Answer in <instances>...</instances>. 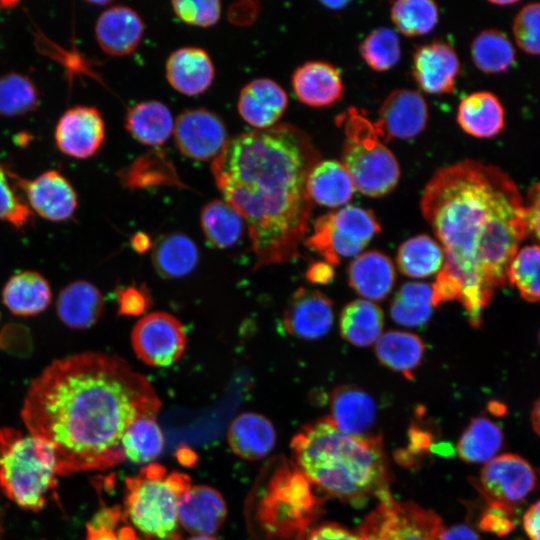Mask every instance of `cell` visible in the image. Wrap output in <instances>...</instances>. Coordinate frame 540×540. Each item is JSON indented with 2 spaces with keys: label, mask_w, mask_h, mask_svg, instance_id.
<instances>
[{
  "label": "cell",
  "mask_w": 540,
  "mask_h": 540,
  "mask_svg": "<svg viewBox=\"0 0 540 540\" xmlns=\"http://www.w3.org/2000/svg\"><path fill=\"white\" fill-rule=\"evenodd\" d=\"M161 400L122 358L84 352L54 360L31 381L21 416L54 450L58 475L107 469L125 459L122 437Z\"/></svg>",
  "instance_id": "cell-1"
},
{
  "label": "cell",
  "mask_w": 540,
  "mask_h": 540,
  "mask_svg": "<svg viewBox=\"0 0 540 540\" xmlns=\"http://www.w3.org/2000/svg\"><path fill=\"white\" fill-rule=\"evenodd\" d=\"M420 208L444 251L439 271L459 292L477 328L526 237L525 206L516 185L499 168L463 160L439 168L426 183Z\"/></svg>",
  "instance_id": "cell-2"
},
{
  "label": "cell",
  "mask_w": 540,
  "mask_h": 540,
  "mask_svg": "<svg viewBox=\"0 0 540 540\" xmlns=\"http://www.w3.org/2000/svg\"><path fill=\"white\" fill-rule=\"evenodd\" d=\"M320 152L289 123L229 138L211 164L216 186L247 224L254 269L300 255L312 201L306 182Z\"/></svg>",
  "instance_id": "cell-3"
},
{
  "label": "cell",
  "mask_w": 540,
  "mask_h": 540,
  "mask_svg": "<svg viewBox=\"0 0 540 540\" xmlns=\"http://www.w3.org/2000/svg\"><path fill=\"white\" fill-rule=\"evenodd\" d=\"M290 446L298 472L329 495L352 503L391 495L381 436L348 434L323 417L304 425Z\"/></svg>",
  "instance_id": "cell-4"
},
{
  "label": "cell",
  "mask_w": 540,
  "mask_h": 540,
  "mask_svg": "<svg viewBox=\"0 0 540 540\" xmlns=\"http://www.w3.org/2000/svg\"><path fill=\"white\" fill-rule=\"evenodd\" d=\"M189 475L150 463L125 480L123 513L142 540H182L177 508Z\"/></svg>",
  "instance_id": "cell-5"
},
{
  "label": "cell",
  "mask_w": 540,
  "mask_h": 540,
  "mask_svg": "<svg viewBox=\"0 0 540 540\" xmlns=\"http://www.w3.org/2000/svg\"><path fill=\"white\" fill-rule=\"evenodd\" d=\"M57 459L53 448L34 435L0 430V486L24 509L39 511L55 487Z\"/></svg>",
  "instance_id": "cell-6"
},
{
  "label": "cell",
  "mask_w": 540,
  "mask_h": 540,
  "mask_svg": "<svg viewBox=\"0 0 540 540\" xmlns=\"http://www.w3.org/2000/svg\"><path fill=\"white\" fill-rule=\"evenodd\" d=\"M345 140L341 163L348 170L354 188L369 197H382L397 186L400 167L392 151L382 142L374 122L355 107L336 117Z\"/></svg>",
  "instance_id": "cell-7"
},
{
  "label": "cell",
  "mask_w": 540,
  "mask_h": 540,
  "mask_svg": "<svg viewBox=\"0 0 540 540\" xmlns=\"http://www.w3.org/2000/svg\"><path fill=\"white\" fill-rule=\"evenodd\" d=\"M380 231L371 210L349 205L319 216L304 244L336 266L343 258L357 255Z\"/></svg>",
  "instance_id": "cell-8"
},
{
  "label": "cell",
  "mask_w": 540,
  "mask_h": 540,
  "mask_svg": "<svg viewBox=\"0 0 540 540\" xmlns=\"http://www.w3.org/2000/svg\"><path fill=\"white\" fill-rule=\"evenodd\" d=\"M443 528L434 511L390 495L379 500L356 532L362 540H439Z\"/></svg>",
  "instance_id": "cell-9"
},
{
  "label": "cell",
  "mask_w": 540,
  "mask_h": 540,
  "mask_svg": "<svg viewBox=\"0 0 540 540\" xmlns=\"http://www.w3.org/2000/svg\"><path fill=\"white\" fill-rule=\"evenodd\" d=\"M475 486L485 502L516 507L540 488V470L518 454L504 453L485 463Z\"/></svg>",
  "instance_id": "cell-10"
},
{
  "label": "cell",
  "mask_w": 540,
  "mask_h": 540,
  "mask_svg": "<svg viewBox=\"0 0 540 540\" xmlns=\"http://www.w3.org/2000/svg\"><path fill=\"white\" fill-rule=\"evenodd\" d=\"M136 355L147 365L166 367L184 353L186 333L181 322L166 312H152L143 316L131 334Z\"/></svg>",
  "instance_id": "cell-11"
},
{
  "label": "cell",
  "mask_w": 540,
  "mask_h": 540,
  "mask_svg": "<svg viewBox=\"0 0 540 540\" xmlns=\"http://www.w3.org/2000/svg\"><path fill=\"white\" fill-rule=\"evenodd\" d=\"M173 134L178 150L196 161L214 160L229 139L222 119L204 108L182 112L176 120Z\"/></svg>",
  "instance_id": "cell-12"
},
{
  "label": "cell",
  "mask_w": 540,
  "mask_h": 540,
  "mask_svg": "<svg viewBox=\"0 0 540 540\" xmlns=\"http://www.w3.org/2000/svg\"><path fill=\"white\" fill-rule=\"evenodd\" d=\"M15 187L20 188L29 208L42 218L61 222L74 214L77 194L67 178L57 170H47L33 179H25L8 169Z\"/></svg>",
  "instance_id": "cell-13"
},
{
  "label": "cell",
  "mask_w": 540,
  "mask_h": 540,
  "mask_svg": "<svg viewBox=\"0 0 540 540\" xmlns=\"http://www.w3.org/2000/svg\"><path fill=\"white\" fill-rule=\"evenodd\" d=\"M54 138L63 154L76 159L94 155L105 139V124L93 106H74L58 119Z\"/></svg>",
  "instance_id": "cell-14"
},
{
  "label": "cell",
  "mask_w": 540,
  "mask_h": 540,
  "mask_svg": "<svg viewBox=\"0 0 540 540\" xmlns=\"http://www.w3.org/2000/svg\"><path fill=\"white\" fill-rule=\"evenodd\" d=\"M428 121L423 96L411 89H396L383 101L374 122L381 139H410L419 135Z\"/></svg>",
  "instance_id": "cell-15"
},
{
  "label": "cell",
  "mask_w": 540,
  "mask_h": 540,
  "mask_svg": "<svg viewBox=\"0 0 540 540\" xmlns=\"http://www.w3.org/2000/svg\"><path fill=\"white\" fill-rule=\"evenodd\" d=\"M333 303L316 289L298 288L289 299L283 315L286 332L302 339H318L331 329Z\"/></svg>",
  "instance_id": "cell-16"
},
{
  "label": "cell",
  "mask_w": 540,
  "mask_h": 540,
  "mask_svg": "<svg viewBox=\"0 0 540 540\" xmlns=\"http://www.w3.org/2000/svg\"><path fill=\"white\" fill-rule=\"evenodd\" d=\"M460 71L458 56L444 41H433L416 47L412 74L417 85L429 94H446L455 88Z\"/></svg>",
  "instance_id": "cell-17"
},
{
  "label": "cell",
  "mask_w": 540,
  "mask_h": 540,
  "mask_svg": "<svg viewBox=\"0 0 540 540\" xmlns=\"http://www.w3.org/2000/svg\"><path fill=\"white\" fill-rule=\"evenodd\" d=\"M180 526L193 536H211L227 517L221 493L208 485H191L180 497L177 508Z\"/></svg>",
  "instance_id": "cell-18"
},
{
  "label": "cell",
  "mask_w": 540,
  "mask_h": 540,
  "mask_svg": "<svg viewBox=\"0 0 540 540\" xmlns=\"http://www.w3.org/2000/svg\"><path fill=\"white\" fill-rule=\"evenodd\" d=\"M144 24L139 14L123 5L105 9L95 24V37L106 54L122 57L131 54L139 45Z\"/></svg>",
  "instance_id": "cell-19"
},
{
  "label": "cell",
  "mask_w": 540,
  "mask_h": 540,
  "mask_svg": "<svg viewBox=\"0 0 540 540\" xmlns=\"http://www.w3.org/2000/svg\"><path fill=\"white\" fill-rule=\"evenodd\" d=\"M287 104V95L280 85L268 78H258L241 89L237 108L245 122L263 130L276 125Z\"/></svg>",
  "instance_id": "cell-20"
},
{
  "label": "cell",
  "mask_w": 540,
  "mask_h": 540,
  "mask_svg": "<svg viewBox=\"0 0 540 540\" xmlns=\"http://www.w3.org/2000/svg\"><path fill=\"white\" fill-rule=\"evenodd\" d=\"M165 69L169 84L187 96H196L206 91L215 76L209 54L199 47L175 50L168 57Z\"/></svg>",
  "instance_id": "cell-21"
},
{
  "label": "cell",
  "mask_w": 540,
  "mask_h": 540,
  "mask_svg": "<svg viewBox=\"0 0 540 540\" xmlns=\"http://www.w3.org/2000/svg\"><path fill=\"white\" fill-rule=\"evenodd\" d=\"M330 416L335 426L352 435H371L376 404L374 399L356 385H340L334 388L329 399Z\"/></svg>",
  "instance_id": "cell-22"
},
{
  "label": "cell",
  "mask_w": 540,
  "mask_h": 540,
  "mask_svg": "<svg viewBox=\"0 0 540 540\" xmlns=\"http://www.w3.org/2000/svg\"><path fill=\"white\" fill-rule=\"evenodd\" d=\"M297 99L310 107H325L339 100L343 83L339 70L324 61H309L299 66L291 79Z\"/></svg>",
  "instance_id": "cell-23"
},
{
  "label": "cell",
  "mask_w": 540,
  "mask_h": 540,
  "mask_svg": "<svg viewBox=\"0 0 540 540\" xmlns=\"http://www.w3.org/2000/svg\"><path fill=\"white\" fill-rule=\"evenodd\" d=\"M347 274L350 287L358 295L373 301L384 299L396 280L393 262L376 250L358 255L350 263Z\"/></svg>",
  "instance_id": "cell-24"
},
{
  "label": "cell",
  "mask_w": 540,
  "mask_h": 540,
  "mask_svg": "<svg viewBox=\"0 0 540 540\" xmlns=\"http://www.w3.org/2000/svg\"><path fill=\"white\" fill-rule=\"evenodd\" d=\"M232 452L245 460H259L267 456L276 443L273 424L265 416L244 412L236 416L227 431Z\"/></svg>",
  "instance_id": "cell-25"
},
{
  "label": "cell",
  "mask_w": 540,
  "mask_h": 540,
  "mask_svg": "<svg viewBox=\"0 0 540 540\" xmlns=\"http://www.w3.org/2000/svg\"><path fill=\"white\" fill-rule=\"evenodd\" d=\"M104 300L99 289L85 280L66 285L59 293L58 318L71 329H88L101 317Z\"/></svg>",
  "instance_id": "cell-26"
},
{
  "label": "cell",
  "mask_w": 540,
  "mask_h": 540,
  "mask_svg": "<svg viewBox=\"0 0 540 540\" xmlns=\"http://www.w3.org/2000/svg\"><path fill=\"white\" fill-rule=\"evenodd\" d=\"M457 122L471 136L490 138L504 128V108L494 94L487 91L474 92L460 101Z\"/></svg>",
  "instance_id": "cell-27"
},
{
  "label": "cell",
  "mask_w": 540,
  "mask_h": 540,
  "mask_svg": "<svg viewBox=\"0 0 540 540\" xmlns=\"http://www.w3.org/2000/svg\"><path fill=\"white\" fill-rule=\"evenodd\" d=\"M306 188L311 201L329 208L349 202L355 189L348 170L337 160H319L308 174Z\"/></svg>",
  "instance_id": "cell-28"
},
{
  "label": "cell",
  "mask_w": 540,
  "mask_h": 540,
  "mask_svg": "<svg viewBox=\"0 0 540 540\" xmlns=\"http://www.w3.org/2000/svg\"><path fill=\"white\" fill-rule=\"evenodd\" d=\"M52 299L47 280L36 271L12 275L2 291L5 307L14 315L33 316L43 312Z\"/></svg>",
  "instance_id": "cell-29"
},
{
  "label": "cell",
  "mask_w": 540,
  "mask_h": 540,
  "mask_svg": "<svg viewBox=\"0 0 540 540\" xmlns=\"http://www.w3.org/2000/svg\"><path fill=\"white\" fill-rule=\"evenodd\" d=\"M125 128L139 143L148 146L163 145L173 133V118L162 102L148 100L129 108Z\"/></svg>",
  "instance_id": "cell-30"
},
{
  "label": "cell",
  "mask_w": 540,
  "mask_h": 540,
  "mask_svg": "<svg viewBox=\"0 0 540 540\" xmlns=\"http://www.w3.org/2000/svg\"><path fill=\"white\" fill-rule=\"evenodd\" d=\"M424 352L425 344L422 339L406 331L389 330L378 338L375 345L379 362L407 379L413 378Z\"/></svg>",
  "instance_id": "cell-31"
},
{
  "label": "cell",
  "mask_w": 540,
  "mask_h": 540,
  "mask_svg": "<svg viewBox=\"0 0 540 540\" xmlns=\"http://www.w3.org/2000/svg\"><path fill=\"white\" fill-rule=\"evenodd\" d=\"M340 333L349 343L365 347L381 336L384 325L382 309L371 301L356 299L341 311Z\"/></svg>",
  "instance_id": "cell-32"
},
{
  "label": "cell",
  "mask_w": 540,
  "mask_h": 540,
  "mask_svg": "<svg viewBox=\"0 0 540 540\" xmlns=\"http://www.w3.org/2000/svg\"><path fill=\"white\" fill-rule=\"evenodd\" d=\"M502 429L491 419L477 416L471 419L456 445L458 456L467 463H487L502 449Z\"/></svg>",
  "instance_id": "cell-33"
},
{
  "label": "cell",
  "mask_w": 540,
  "mask_h": 540,
  "mask_svg": "<svg viewBox=\"0 0 540 540\" xmlns=\"http://www.w3.org/2000/svg\"><path fill=\"white\" fill-rule=\"evenodd\" d=\"M199 253L194 241L185 234L171 233L158 240L152 251V263L166 278H180L194 270Z\"/></svg>",
  "instance_id": "cell-34"
},
{
  "label": "cell",
  "mask_w": 540,
  "mask_h": 540,
  "mask_svg": "<svg viewBox=\"0 0 540 540\" xmlns=\"http://www.w3.org/2000/svg\"><path fill=\"white\" fill-rule=\"evenodd\" d=\"M244 223L241 215L223 199H213L201 209L202 231L215 248L234 246L243 234Z\"/></svg>",
  "instance_id": "cell-35"
},
{
  "label": "cell",
  "mask_w": 540,
  "mask_h": 540,
  "mask_svg": "<svg viewBox=\"0 0 540 540\" xmlns=\"http://www.w3.org/2000/svg\"><path fill=\"white\" fill-rule=\"evenodd\" d=\"M399 270L411 278H425L438 273L444 264L442 246L432 237L419 234L405 240L398 248Z\"/></svg>",
  "instance_id": "cell-36"
},
{
  "label": "cell",
  "mask_w": 540,
  "mask_h": 540,
  "mask_svg": "<svg viewBox=\"0 0 540 540\" xmlns=\"http://www.w3.org/2000/svg\"><path fill=\"white\" fill-rule=\"evenodd\" d=\"M164 447V436L156 417L135 420L122 437L125 458L135 464H146L157 458Z\"/></svg>",
  "instance_id": "cell-37"
},
{
  "label": "cell",
  "mask_w": 540,
  "mask_h": 540,
  "mask_svg": "<svg viewBox=\"0 0 540 540\" xmlns=\"http://www.w3.org/2000/svg\"><path fill=\"white\" fill-rule=\"evenodd\" d=\"M471 55L475 66L488 74L506 71L515 60V50L509 38L495 29L484 30L474 38Z\"/></svg>",
  "instance_id": "cell-38"
},
{
  "label": "cell",
  "mask_w": 540,
  "mask_h": 540,
  "mask_svg": "<svg viewBox=\"0 0 540 540\" xmlns=\"http://www.w3.org/2000/svg\"><path fill=\"white\" fill-rule=\"evenodd\" d=\"M38 106V90L27 75L9 72L0 76V116H22Z\"/></svg>",
  "instance_id": "cell-39"
},
{
  "label": "cell",
  "mask_w": 540,
  "mask_h": 540,
  "mask_svg": "<svg viewBox=\"0 0 540 540\" xmlns=\"http://www.w3.org/2000/svg\"><path fill=\"white\" fill-rule=\"evenodd\" d=\"M391 20L400 33L415 37L431 32L439 19L438 7L430 0H400L393 2Z\"/></svg>",
  "instance_id": "cell-40"
},
{
  "label": "cell",
  "mask_w": 540,
  "mask_h": 540,
  "mask_svg": "<svg viewBox=\"0 0 540 540\" xmlns=\"http://www.w3.org/2000/svg\"><path fill=\"white\" fill-rule=\"evenodd\" d=\"M507 277L524 299L540 302V246L528 245L518 250Z\"/></svg>",
  "instance_id": "cell-41"
},
{
  "label": "cell",
  "mask_w": 540,
  "mask_h": 540,
  "mask_svg": "<svg viewBox=\"0 0 540 540\" xmlns=\"http://www.w3.org/2000/svg\"><path fill=\"white\" fill-rule=\"evenodd\" d=\"M359 51L371 69L384 72L394 67L400 59V39L394 30L379 27L363 39Z\"/></svg>",
  "instance_id": "cell-42"
},
{
  "label": "cell",
  "mask_w": 540,
  "mask_h": 540,
  "mask_svg": "<svg viewBox=\"0 0 540 540\" xmlns=\"http://www.w3.org/2000/svg\"><path fill=\"white\" fill-rule=\"evenodd\" d=\"M87 540H142L119 506L105 507L87 524Z\"/></svg>",
  "instance_id": "cell-43"
},
{
  "label": "cell",
  "mask_w": 540,
  "mask_h": 540,
  "mask_svg": "<svg viewBox=\"0 0 540 540\" xmlns=\"http://www.w3.org/2000/svg\"><path fill=\"white\" fill-rule=\"evenodd\" d=\"M517 45L526 53L540 55V2L525 5L513 22Z\"/></svg>",
  "instance_id": "cell-44"
},
{
  "label": "cell",
  "mask_w": 540,
  "mask_h": 540,
  "mask_svg": "<svg viewBox=\"0 0 540 540\" xmlns=\"http://www.w3.org/2000/svg\"><path fill=\"white\" fill-rule=\"evenodd\" d=\"M8 173V168L0 162V220L20 228L28 223L32 216L28 204L15 192Z\"/></svg>",
  "instance_id": "cell-45"
},
{
  "label": "cell",
  "mask_w": 540,
  "mask_h": 540,
  "mask_svg": "<svg viewBox=\"0 0 540 540\" xmlns=\"http://www.w3.org/2000/svg\"><path fill=\"white\" fill-rule=\"evenodd\" d=\"M171 4L177 17L193 26L210 27L221 16V3L218 0L172 1Z\"/></svg>",
  "instance_id": "cell-46"
},
{
  "label": "cell",
  "mask_w": 540,
  "mask_h": 540,
  "mask_svg": "<svg viewBox=\"0 0 540 540\" xmlns=\"http://www.w3.org/2000/svg\"><path fill=\"white\" fill-rule=\"evenodd\" d=\"M480 529L504 536L516 527V507L494 502H486V508L479 519Z\"/></svg>",
  "instance_id": "cell-47"
},
{
  "label": "cell",
  "mask_w": 540,
  "mask_h": 540,
  "mask_svg": "<svg viewBox=\"0 0 540 540\" xmlns=\"http://www.w3.org/2000/svg\"><path fill=\"white\" fill-rule=\"evenodd\" d=\"M118 313L138 316L151 306V297L144 287L127 286L117 291Z\"/></svg>",
  "instance_id": "cell-48"
},
{
  "label": "cell",
  "mask_w": 540,
  "mask_h": 540,
  "mask_svg": "<svg viewBox=\"0 0 540 540\" xmlns=\"http://www.w3.org/2000/svg\"><path fill=\"white\" fill-rule=\"evenodd\" d=\"M432 312V305H408L395 298H393L390 305V315L392 319L396 323L408 327L424 326L430 320Z\"/></svg>",
  "instance_id": "cell-49"
},
{
  "label": "cell",
  "mask_w": 540,
  "mask_h": 540,
  "mask_svg": "<svg viewBox=\"0 0 540 540\" xmlns=\"http://www.w3.org/2000/svg\"><path fill=\"white\" fill-rule=\"evenodd\" d=\"M395 299L408 305L433 306V289L432 285L423 282H407L404 283L398 292ZM434 307V306H433Z\"/></svg>",
  "instance_id": "cell-50"
},
{
  "label": "cell",
  "mask_w": 540,
  "mask_h": 540,
  "mask_svg": "<svg viewBox=\"0 0 540 540\" xmlns=\"http://www.w3.org/2000/svg\"><path fill=\"white\" fill-rule=\"evenodd\" d=\"M305 540H362L357 532H352L335 523H325L314 528Z\"/></svg>",
  "instance_id": "cell-51"
},
{
  "label": "cell",
  "mask_w": 540,
  "mask_h": 540,
  "mask_svg": "<svg viewBox=\"0 0 540 540\" xmlns=\"http://www.w3.org/2000/svg\"><path fill=\"white\" fill-rule=\"evenodd\" d=\"M525 218L528 232H532L540 241V183L535 184L529 190Z\"/></svg>",
  "instance_id": "cell-52"
},
{
  "label": "cell",
  "mask_w": 540,
  "mask_h": 540,
  "mask_svg": "<svg viewBox=\"0 0 540 540\" xmlns=\"http://www.w3.org/2000/svg\"><path fill=\"white\" fill-rule=\"evenodd\" d=\"M524 531L530 540H540V500L533 503L522 518Z\"/></svg>",
  "instance_id": "cell-53"
},
{
  "label": "cell",
  "mask_w": 540,
  "mask_h": 540,
  "mask_svg": "<svg viewBox=\"0 0 540 540\" xmlns=\"http://www.w3.org/2000/svg\"><path fill=\"white\" fill-rule=\"evenodd\" d=\"M334 276L333 266L325 261L312 262L305 273L307 280L314 284H328Z\"/></svg>",
  "instance_id": "cell-54"
},
{
  "label": "cell",
  "mask_w": 540,
  "mask_h": 540,
  "mask_svg": "<svg viewBox=\"0 0 540 540\" xmlns=\"http://www.w3.org/2000/svg\"><path fill=\"white\" fill-rule=\"evenodd\" d=\"M439 540H481L474 529L466 524H458L443 528Z\"/></svg>",
  "instance_id": "cell-55"
},
{
  "label": "cell",
  "mask_w": 540,
  "mask_h": 540,
  "mask_svg": "<svg viewBox=\"0 0 540 540\" xmlns=\"http://www.w3.org/2000/svg\"><path fill=\"white\" fill-rule=\"evenodd\" d=\"M131 243L133 248L140 253L146 251L151 245L150 238L145 233L134 234L131 239Z\"/></svg>",
  "instance_id": "cell-56"
},
{
  "label": "cell",
  "mask_w": 540,
  "mask_h": 540,
  "mask_svg": "<svg viewBox=\"0 0 540 540\" xmlns=\"http://www.w3.org/2000/svg\"><path fill=\"white\" fill-rule=\"evenodd\" d=\"M530 418L534 432L540 437V397L535 401L532 407Z\"/></svg>",
  "instance_id": "cell-57"
},
{
  "label": "cell",
  "mask_w": 540,
  "mask_h": 540,
  "mask_svg": "<svg viewBox=\"0 0 540 540\" xmlns=\"http://www.w3.org/2000/svg\"><path fill=\"white\" fill-rule=\"evenodd\" d=\"M350 2L349 1H341V0H337V1H322V4L325 5L327 8L329 9H333V10H339V9H342L343 7H345L346 5H348Z\"/></svg>",
  "instance_id": "cell-58"
},
{
  "label": "cell",
  "mask_w": 540,
  "mask_h": 540,
  "mask_svg": "<svg viewBox=\"0 0 540 540\" xmlns=\"http://www.w3.org/2000/svg\"><path fill=\"white\" fill-rule=\"evenodd\" d=\"M187 540H217V539L212 536H207V535H196V536H192L188 538Z\"/></svg>",
  "instance_id": "cell-59"
},
{
  "label": "cell",
  "mask_w": 540,
  "mask_h": 540,
  "mask_svg": "<svg viewBox=\"0 0 540 540\" xmlns=\"http://www.w3.org/2000/svg\"><path fill=\"white\" fill-rule=\"evenodd\" d=\"M517 1H491V3L495 4V5H501V6H505V5H512L514 3H516Z\"/></svg>",
  "instance_id": "cell-60"
},
{
  "label": "cell",
  "mask_w": 540,
  "mask_h": 540,
  "mask_svg": "<svg viewBox=\"0 0 540 540\" xmlns=\"http://www.w3.org/2000/svg\"><path fill=\"white\" fill-rule=\"evenodd\" d=\"M89 3L94 5H106L109 3V1H90Z\"/></svg>",
  "instance_id": "cell-61"
},
{
  "label": "cell",
  "mask_w": 540,
  "mask_h": 540,
  "mask_svg": "<svg viewBox=\"0 0 540 540\" xmlns=\"http://www.w3.org/2000/svg\"><path fill=\"white\" fill-rule=\"evenodd\" d=\"M517 540H523V539H517Z\"/></svg>",
  "instance_id": "cell-62"
},
{
  "label": "cell",
  "mask_w": 540,
  "mask_h": 540,
  "mask_svg": "<svg viewBox=\"0 0 540 540\" xmlns=\"http://www.w3.org/2000/svg\"><path fill=\"white\" fill-rule=\"evenodd\" d=\"M0 319H1V314H0Z\"/></svg>",
  "instance_id": "cell-63"
}]
</instances>
